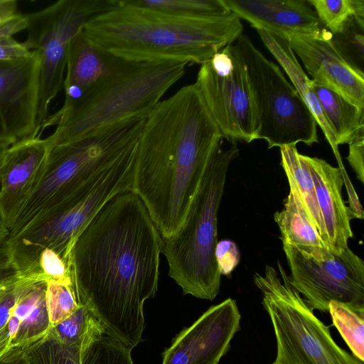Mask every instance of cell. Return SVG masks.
<instances>
[{"label": "cell", "instance_id": "7bdbcfd3", "mask_svg": "<svg viewBox=\"0 0 364 364\" xmlns=\"http://www.w3.org/2000/svg\"><path fill=\"white\" fill-rule=\"evenodd\" d=\"M214 364H218V363H214Z\"/></svg>", "mask_w": 364, "mask_h": 364}, {"label": "cell", "instance_id": "f1b7e54d", "mask_svg": "<svg viewBox=\"0 0 364 364\" xmlns=\"http://www.w3.org/2000/svg\"><path fill=\"white\" fill-rule=\"evenodd\" d=\"M331 34L341 32L353 17L364 18L363 0H308Z\"/></svg>", "mask_w": 364, "mask_h": 364}, {"label": "cell", "instance_id": "d590c367", "mask_svg": "<svg viewBox=\"0 0 364 364\" xmlns=\"http://www.w3.org/2000/svg\"><path fill=\"white\" fill-rule=\"evenodd\" d=\"M31 53L32 50H29L23 43L16 41L13 37L0 39V61L25 59Z\"/></svg>", "mask_w": 364, "mask_h": 364}, {"label": "cell", "instance_id": "2e32d148", "mask_svg": "<svg viewBox=\"0 0 364 364\" xmlns=\"http://www.w3.org/2000/svg\"><path fill=\"white\" fill-rule=\"evenodd\" d=\"M331 37L328 31L319 36H292L287 40L313 82L364 111V75L341 58L331 43Z\"/></svg>", "mask_w": 364, "mask_h": 364}, {"label": "cell", "instance_id": "4fadbf2b", "mask_svg": "<svg viewBox=\"0 0 364 364\" xmlns=\"http://www.w3.org/2000/svg\"><path fill=\"white\" fill-rule=\"evenodd\" d=\"M240 319L236 301L231 298L210 307L176 335L163 353L161 364L218 363L240 330Z\"/></svg>", "mask_w": 364, "mask_h": 364}, {"label": "cell", "instance_id": "d6986e66", "mask_svg": "<svg viewBox=\"0 0 364 364\" xmlns=\"http://www.w3.org/2000/svg\"><path fill=\"white\" fill-rule=\"evenodd\" d=\"M23 348L30 364H134L132 350L107 333L90 346L80 363L50 330Z\"/></svg>", "mask_w": 364, "mask_h": 364}, {"label": "cell", "instance_id": "74e56055", "mask_svg": "<svg viewBox=\"0 0 364 364\" xmlns=\"http://www.w3.org/2000/svg\"><path fill=\"white\" fill-rule=\"evenodd\" d=\"M343 174V173H342ZM343 183L346 184L348 194V204L349 205L347 206L348 215L350 217V219L352 218H359L363 219V211L362 209V206L360 205L359 198L355 193V191L354 190L353 186H352L350 181L347 178H346V175L343 174Z\"/></svg>", "mask_w": 364, "mask_h": 364}, {"label": "cell", "instance_id": "8992f818", "mask_svg": "<svg viewBox=\"0 0 364 364\" xmlns=\"http://www.w3.org/2000/svg\"><path fill=\"white\" fill-rule=\"evenodd\" d=\"M145 121L131 118L83 139L51 146L39 182L8 238L35 224L133 150Z\"/></svg>", "mask_w": 364, "mask_h": 364}, {"label": "cell", "instance_id": "484cf974", "mask_svg": "<svg viewBox=\"0 0 364 364\" xmlns=\"http://www.w3.org/2000/svg\"><path fill=\"white\" fill-rule=\"evenodd\" d=\"M311 87L336 134L338 146L348 144L364 132V111L359 109L336 92L312 80Z\"/></svg>", "mask_w": 364, "mask_h": 364}, {"label": "cell", "instance_id": "7402d4cb", "mask_svg": "<svg viewBox=\"0 0 364 364\" xmlns=\"http://www.w3.org/2000/svg\"><path fill=\"white\" fill-rule=\"evenodd\" d=\"M257 31L264 45L286 72L291 84L311 112L333 151L338 156L336 134L311 87V80L299 64L288 40L267 31L257 29Z\"/></svg>", "mask_w": 364, "mask_h": 364}, {"label": "cell", "instance_id": "b9f144b4", "mask_svg": "<svg viewBox=\"0 0 364 364\" xmlns=\"http://www.w3.org/2000/svg\"><path fill=\"white\" fill-rule=\"evenodd\" d=\"M9 235V229L0 220V246L6 240Z\"/></svg>", "mask_w": 364, "mask_h": 364}, {"label": "cell", "instance_id": "6da1fadb", "mask_svg": "<svg viewBox=\"0 0 364 364\" xmlns=\"http://www.w3.org/2000/svg\"><path fill=\"white\" fill-rule=\"evenodd\" d=\"M163 237L129 190L109 200L75 240L67 266L78 301L108 335L132 350L142 341L144 304L158 288Z\"/></svg>", "mask_w": 364, "mask_h": 364}, {"label": "cell", "instance_id": "ba28073f", "mask_svg": "<svg viewBox=\"0 0 364 364\" xmlns=\"http://www.w3.org/2000/svg\"><path fill=\"white\" fill-rule=\"evenodd\" d=\"M277 267L266 264L264 274L254 275L274 333L277 352L272 363L364 364L336 343L329 326L292 287L279 260Z\"/></svg>", "mask_w": 364, "mask_h": 364}, {"label": "cell", "instance_id": "f35d334b", "mask_svg": "<svg viewBox=\"0 0 364 364\" xmlns=\"http://www.w3.org/2000/svg\"><path fill=\"white\" fill-rule=\"evenodd\" d=\"M0 364H30L21 346L9 348L1 357Z\"/></svg>", "mask_w": 364, "mask_h": 364}, {"label": "cell", "instance_id": "e0dca14e", "mask_svg": "<svg viewBox=\"0 0 364 364\" xmlns=\"http://www.w3.org/2000/svg\"><path fill=\"white\" fill-rule=\"evenodd\" d=\"M231 12L261 29L286 39L319 36L328 30L308 0H223Z\"/></svg>", "mask_w": 364, "mask_h": 364}, {"label": "cell", "instance_id": "3957f363", "mask_svg": "<svg viewBox=\"0 0 364 364\" xmlns=\"http://www.w3.org/2000/svg\"><path fill=\"white\" fill-rule=\"evenodd\" d=\"M88 39L107 53L129 60H173L203 65L242 35L234 13L189 18L117 0L112 9L82 28Z\"/></svg>", "mask_w": 364, "mask_h": 364}, {"label": "cell", "instance_id": "9c48e42d", "mask_svg": "<svg viewBox=\"0 0 364 364\" xmlns=\"http://www.w3.org/2000/svg\"><path fill=\"white\" fill-rule=\"evenodd\" d=\"M245 69L254 115L255 139L268 149L318 142L311 112L280 68L267 59L250 39L241 35L233 43Z\"/></svg>", "mask_w": 364, "mask_h": 364}, {"label": "cell", "instance_id": "60d3db41", "mask_svg": "<svg viewBox=\"0 0 364 364\" xmlns=\"http://www.w3.org/2000/svg\"><path fill=\"white\" fill-rule=\"evenodd\" d=\"M15 141L11 139H0V168L6 150Z\"/></svg>", "mask_w": 364, "mask_h": 364}, {"label": "cell", "instance_id": "603a6c76", "mask_svg": "<svg viewBox=\"0 0 364 364\" xmlns=\"http://www.w3.org/2000/svg\"><path fill=\"white\" fill-rule=\"evenodd\" d=\"M277 224L282 243L291 245L307 257L320 259L331 252L309 218L296 193L289 189L283 208L277 211Z\"/></svg>", "mask_w": 364, "mask_h": 364}, {"label": "cell", "instance_id": "8d00e7d4", "mask_svg": "<svg viewBox=\"0 0 364 364\" xmlns=\"http://www.w3.org/2000/svg\"><path fill=\"white\" fill-rule=\"evenodd\" d=\"M28 18L26 14H16L0 20V39L12 37L14 34L26 29Z\"/></svg>", "mask_w": 364, "mask_h": 364}, {"label": "cell", "instance_id": "7a4b0ae2", "mask_svg": "<svg viewBox=\"0 0 364 364\" xmlns=\"http://www.w3.org/2000/svg\"><path fill=\"white\" fill-rule=\"evenodd\" d=\"M223 139L195 84L161 101L146 117L132 191L163 238L181 227L209 157Z\"/></svg>", "mask_w": 364, "mask_h": 364}, {"label": "cell", "instance_id": "7c38bea8", "mask_svg": "<svg viewBox=\"0 0 364 364\" xmlns=\"http://www.w3.org/2000/svg\"><path fill=\"white\" fill-rule=\"evenodd\" d=\"M282 247L290 283L313 311L328 312L334 301L364 311V263L349 247L320 259L304 255L291 245Z\"/></svg>", "mask_w": 364, "mask_h": 364}, {"label": "cell", "instance_id": "836d02e7", "mask_svg": "<svg viewBox=\"0 0 364 364\" xmlns=\"http://www.w3.org/2000/svg\"><path fill=\"white\" fill-rule=\"evenodd\" d=\"M215 257L221 276H228L239 264L240 255L233 241L223 240L216 245Z\"/></svg>", "mask_w": 364, "mask_h": 364}, {"label": "cell", "instance_id": "ee69618b", "mask_svg": "<svg viewBox=\"0 0 364 364\" xmlns=\"http://www.w3.org/2000/svg\"><path fill=\"white\" fill-rule=\"evenodd\" d=\"M271 364H272V363H271Z\"/></svg>", "mask_w": 364, "mask_h": 364}, {"label": "cell", "instance_id": "30bf717a", "mask_svg": "<svg viewBox=\"0 0 364 364\" xmlns=\"http://www.w3.org/2000/svg\"><path fill=\"white\" fill-rule=\"evenodd\" d=\"M117 0H60L26 14L27 38L23 43L39 58L36 133L48 115L50 102L63 87L69 44L93 17L116 6Z\"/></svg>", "mask_w": 364, "mask_h": 364}, {"label": "cell", "instance_id": "ab89813d", "mask_svg": "<svg viewBox=\"0 0 364 364\" xmlns=\"http://www.w3.org/2000/svg\"><path fill=\"white\" fill-rule=\"evenodd\" d=\"M17 13L16 1L0 0V20L9 18Z\"/></svg>", "mask_w": 364, "mask_h": 364}, {"label": "cell", "instance_id": "83f0119b", "mask_svg": "<svg viewBox=\"0 0 364 364\" xmlns=\"http://www.w3.org/2000/svg\"><path fill=\"white\" fill-rule=\"evenodd\" d=\"M328 313L351 353L364 362V311L333 301L329 303Z\"/></svg>", "mask_w": 364, "mask_h": 364}, {"label": "cell", "instance_id": "5b68a950", "mask_svg": "<svg viewBox=\"0 0 364 364\" xmlns=\"http://www.w3.org/2000/svg\"><path fill=\"white\" fill-rule=\"evenodd\" d=\"M238 155L235 144L223 149L221 143L214 149L183 223L163 238L168 275L184 294L213 301L220 291L221 274L215 257L218 213L229 166Z\"/></svg>", "mask_w": 364, "mask_h": 364}, {"label": "cell", "instance_id": "9a60e30c", "mask_svg": "<svg viewBox=\"0 0 364 364\" xmlns=\"http://www.w3.org/2000/svg\"><path fill=\"white\" fill-rule=\"evenodd\" d=\"M50 148L48 137L33 133L6 150L0 168V220L9 230L37 186Z\"/></svg>", "mask_w": 364, "mask_h": 364}, {"label": "cell", "instance_id": "52a82bcc", "mask_svg": "<svg viewBox=\"0 0 364 364\" xmlns=\"http://www.w3.org/2000/svg\"><path fill=\"white\" fill-rule=\"evenodd\" d=\"M136 149L137 146L35 224L4 242L21 273L41 272L38 259L46 248L67 265L72 245L92 218L115 196L132 190Z\"/></svg>", "mask_w": 364, "mask_h": 364}, {"label": "cell", "instance_id": "ac0fdd59", "mask_svg": "<svg viewBox=\"0 0 364 364\" xmlns=\"http://www.w3.org/2000/svg\"><path fill=\"white\" fill-rule=\"evenodd\" d=\"M311 174L326 240L331 252L340 253L353 237L348 208L342 196V171L326 161L301 154Z\"/></svg>", "mask_w": 364, "mask_h": 364}, {"label": "cell", "instance_id": "8fae6325", "mask_svg": "<svg viewBox=\"0 0 364 364\" xmlns=\"http://www.w3.org/2000/svg\"><path fill=\"white\" fill-rule=\"evenodd\" d=\"M194 84L224 139L234 144L255 140L250 89L233 43L201 65Z\"/></svg>", "mask_w": 364, "mask_h": 364}, {"label": "cell", "instance_id": "5bb4252c", "mask_svg": "<svg viewBox=\"0 0 364 364\" xmlns=\"http://www.w3.org/2000/svg\"><path fill=\"white\" fill-rule=\"evenodd\" d=\"M38 73L36 50L25 59L0 61V139L16 141L36 134Z\"/></svg>", "mask_w": 364, "mask_h": 364}, {"label": "cell", "instance_id": "d6a6232c", "mask_svg": "<svg viewBox=\"0 0 364 364\" xmlns=\"http://www.w3.org/2000/svg\"><path fill=\"white\" fill-rule=\"evenodd\" d=\"M38 264L41 272L46 282L71 280L65 262L59 255L50 249L46 248L41 252Z\"/></svg>", "mask_w": 364, "mask_h": 364}, {"label": "cell", "instance_id": "ffe728a7", "mask_svg": "<svg viewBox=\"0 0 364 364\" xmlns=\"http://www.w3.org/2000/svg\"><path fill=\"white\" fill-rule=\"evenodd\" d=\"M112 54L94 45L80 30L71 40L67 55L63 105L72 104L107 70Z\"/></svg>", "mask_w": 364, "mask_h": 364}, {"label": "cell", "instance_id": "cb8c5ba5", "mask_svg": "<svg viewBox=\"0 0 364 364\" xmlns=\"http://www.w3.org/2000/svg\"><path fill=\"white\" fill-rule=\"evenodd\" d=\"M50 330L79 363L90 346L107 333L100 320L84 304Z\"/></svg>", "mask_w": 364, "mask_h": 364}, {"label": "cell", "instance_id": "e575fe53", "mask_svg": "<svg viewBox=\"0 0 364 364\" xmlns=\"http://www.w3.org/2000/svg\"><path fill=\"white\" fill-rule=\"evenodd\" d=\"M348 144L349 146V151L346 159L354 170L358 179L363 183L364 132L360 133Z\"/></svg>", "mask_w": 364, "mask_h": 364}, {"label": "cell", "instance_id": "4dcf8cb0", "mask_svg": "<svg viewBox=\"0 0 364 364\" xmlns=\"http://www.w3.org/2000/svg\"><path fill=\"white\" fill-rule=\"evenodd\" d=\"M46 301L51 326L69 317L80 306L71 280L47 281Z\"/></svg>", "mask_w": 364, "mask_h": 364}, {"label": "cell", "instance_id": "f546056e", "mask_svg": "<svg viewBox=\"0 0 364 364\" xmlns=\"http://www.w3.org/2000/svg\"><path fill=\"white\" fill-rule=\"evenodd\" d=\"M364 18H351L343 29L332 34L331 43L341 58L355 70L364 75Z\"/></svg>", "mask_w": 364, "mask_h": 364}, {"label": "cell", "instance_id": "d4e9b609", "mask_svg": "<svg viewBox=\"0 0 364 364\" xmlns=\"http://www.w3.org/2000/svg\"><path fill=\"white\" fill-rule=\"evenodd\" d=\"M280 154L281 165L287 176L289 189L296 193L312 223L328 247L314 182L308 166L298 152L296 145L280 147Z\"/></svg>", "mask_w": 364, "mask_h": 364}, {"label": "cell", "instance_id": "277c9868", "mask_svg": "<svg viewBox=\"0 0 364 364\" xmlns=\"http://www.w3.org/2000/svg\"><path fill=\"white\" fill-rule=\"evenodd\" d=\"M173 60H129L112 55L107 72L77 101L48 117L51 146L83 139L122 121L146 117L186 73Z\"/></svg>", "mask_w": 364, "mask_h": 364}, {"label": "cell", "instance_id": "44dd1931", "mask_svg": "<svg viewBox=\"0 0 364 364\" xmlns=\"http://www.w3.org/2000/svg\"><path fill=\"white\" fill-rule=\"evenodd\" d=\"M47 282L31 280L20 293L8 322L10 348L26 347L51 328L46 301Z\"/></svg>", "mask_w": 364, "mask_h": 364}, {"label": "cell", "instance_id": "1f68e13d", "mask_svg": "<svg viewBox=\"0 0 364 364\" xmlns=\"http://www.w3.org/2000/svg\"><path fill=\"white\" fill-rule=\"evenodd\" d=\"M35 279L41 280L26 274L20 280L0 289V357L10 348L8 322L11 311L23 287Z\"/></svg>", "mask_w": 364, "mask_h": 364}, {"label": "cell", "instance_id": "4316f807", "mask_svg": "<svg viewBox=\"0 0 364 364\" xmlns=\"http://www.w3.org/2000/svg\"><path fill=\"white\" fill-rule=\"evenodd\" d=\"M134 5L189 18H212L232 12L223 0H128Z\"/></svg>", "mask_w": 364, "mask_h": 364}]
</instances>
